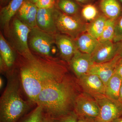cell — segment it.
Masks as SVG:
<instances>
[{
  "mask_svg": "<svg viewBox=\"0 0 122 122\" xmlns=\"http://www.w3.org/2000/svg\"><path fill=\"white\" fill-rule=\"evenodd\" d=\"M28 0L30 1V2H32V3L35 4L36 3V2H37L38 0Z\"/></svg>",
  "mask_w": 122,
  "mask_h": 122,
  "instance_id": "39",
  "label": "cell"
},
{
  "mask_svg": "<svg viewBox=\"0 0 122 122\" xmlns=\"http://www.w3.org/2000/svg\"><path fill=\"white\" fill-rule=\"evenodd\" d=\"M78 50L82 53L91 55L99 44L98 39L86 32L74 39Z\"/></svg>",
  "mask_w": 122,
  "mask_h": 122,
  "instance_id": "17",
  "label": "cell"
},
{
  "mask_svg": "<svg viewBox=\"0 0 122 122\" xmlns=\"http://www.w3.org/2000/svg\"><path fill=\"white\" fill-rule=\"evenodd\" d=\"M122 41V16L116 20L115 26L114 35L113 41L118 42Z\"/></svg>",
  "mask_w": 122,
  "mask_h": 122,
  "instance_id": "26",
  "label": "cell"
},
{
  "mask_svg": "<svg viewBox=\"0 0 122 122\" xmlns=\"http://www.w3.org/2000/svg\"><path fill=\"white\" fill-rule=\"evenodd\" d=\"M122 83V79L115 73L105 86L106 96L113 100L119 101V92Z\"/></svg>",
  "mask_w": 122,
  "mask_h": 122,
  "instance_id": "19",
  "label": "cell"
},
{
  "mask_svg": "<svg viewBox=\"0 0 122 122\" xmlns=\"http://www.w3.org/2000/svg\"><path fill=\"white\" fill-rule=\"evenodd\" d=\"M9 0H0L1 4H4L8 1Z\"/></svg>",
  "mask_w": 122,
  "mask_h": 122,
  "instance_id": "37",
  "label": "cell"
},
{
  "mask_svg": "<svg viewBox=\"0 0 122 122\" xmlns=\"http://www.w3.org/2000/svg\"><path fill=\"white\" fill-rule=\"evenodd\" d=\"M0 56L4 61L8 69L12 68L15 64V56L12 47L2 35L0 34Z\"/></svg>",
  "mask_w": 122,
  "mask_h": 122,
  "instance_id": "20",
  "label": "cell"
},
{
  "mask_svg": "<svg viewBox=\"0 0 122 122\" xmlns=\"http://www.w3.org/2000/svg\"><path fill=\"white\" fill-rule=\"evenodd\" d=\"M120 42L113 41L99 42L97 48L91 54L94 63L107 62L113 59L119 54Z\"/></svg>",
  "mask_w": 122,
  "mask_h": 122,
  "instance_id": "10",
  "label": "cell"
},
{
  "mask_svg": "<svg viewBox=\"0 0 122 122\" xmlns=\"http://www.w3.org/2000/svg\"><path fill=\"white\" fill-rule=\"evenodd\" d=\"M30 30L31 29L18 17H14L10 25L7 35L13 48L20 56H25L32 53L28 44Z\"/></svg>",
  "mask_w": 122,
  "mask_h": 122,
  "instance_id": "5",
  "label": "cell"
},
{
  "mask_svg": "<svg viewBox=\"0 0 122 122\" xmlns=\"http://www.w3.org/2000/svg\"><path fill=\"white\" fill-rule=\"evenodd\" d=\"M77 122H90V121H87V120H82V119H79L78 121Z\"/></svg>",
  "mask_w": 122,
  "mask_h": 122,
  "instance_id": "38",
  "label": "cell"
},
{
  "mask_svg": "<svg viewBox=\"0 0 122 122\" xmlns=\"http://www.w3.org/2000/svg\"><path fill=\"white\" fill-rule=\"evenodd\" d=\"M79 119L74 111L61 117L53 119V122H77Z\"/></svg>",
  "mask_w": 122,
  "mask_h": 122,
  "instance_id": "27",
  "label": "cell"
},
{
  "mask_svg": "<svg viewBox=\"0 0 122 122\" xmlns=\"http://www.w3.org/2000/svg\"><path fill=\"white\" fill-rule=\"evenodd\" d=\"M75 0L78 2H81V3H84L87 2L89 0Z\"/></svg>",
  "mask_w": 122,
  "mask_h": 122,
  "instance_id": "36",
  "label": "cell"
},
{
  "mask_svg": "<svg viewBox=\"0 0 122 122\" xmlns=\"http://www.w3.org/2000/svg\"><path fill=\"white\" fill-rule=\"evenodd\" d=\"M100 108L97 122H111L122 116V104L106 96L96 99Z\"/></svg>",
  "mask_w": 122,
  "mask_h": 122,
  "instance_id": "8",
  "label": "cell"
},
{
  "mask_svg": "<svg viewBox=\"0 0 122 122\" xmlns=\"http://www.w3.org/2000/svg\"><path fill=\"white\" fill-rule=\"evenodd\" d=\"M73 111L79 119L97 122L100 108L95 99L83 92L79 93L76 97Z\"/></svg>",
  "mask_w": 122,
  "mask_h": 122,
  "instance_id": "6",
  "label": "cell"
},
{
  "mask_svg": "<svg viewBox=\"0 0 122 122\" xmlns=\"http://www.w3.org/2000/svg\"><path fill=\"white\" fill-rule=\"evenodd\" d=\"M100 7L107 19L117 20L122 12L121 5L117 0H100Z\"/></svg>",
  "mask_w": 122,
  "mask_h": 122,
  "instance_id": "18",
  "label": "cell"
},
{
  "mask_svg": "<svg viewBox=\"0 0 122 122\" xmlns=\"http://www.w3.org/2000/svg\"><path fill=\"white\" fill-rule=\"evenodd\" d=\"M55 0H38L35 4L38 9H49L54 7Z\"/></svg>",
  "mask_w": 122,
  "mask_h": 122,
  "instance_id": "28",
  "label": "cell"
},
{
  "mask_svg": "<svg viewBox=\"0 0 122 122\" xmlns=\"http://www.w3.org/2000/svg\"><path fill=\"white\" fill-rule=\"evenodd\" d=\"M122 58L118 54L111 61L100 63H94L88 73L98 76L103 81L105 86L115 72L118 62Z\"/></svg>",
  "mask_w": 122,
  "mask_h": 122,
  "instance_id": "13",
  "label": "cell"
},
{
  "mask_svg": "<svg viewBox=\"0 0 122 122\" xmlns=\"http://www.w3.org/2000/svg\"><path fill=\"white\" fill-rule=\"evenodd\" d=\"M4 82H3V79L1 77L0 78V88L1 89L3 87V85H4Z\"/></svg>",
  "mask_w": 122,
  "mask_h": 122,
  "instance_id": "35",
  "label": "cell"
},
{
  "mask_svg": "<svg viewBox=\"0 0 122 122\" xmlns=\"http://www.w3.org/2000/svg\"><path fill=\"white\" fill-rule=\"evenodd\" d=\"M55 44L58 49L61 58L69 64L78 50L74 39L68 35L57 33L55 35Z\"/></svg>",
  "mask_w": 122,
  "mask_h": 122,
  "instance_id": "11",
  "label": "cell"
},
{
  "mask_svg": "<svg viewBox=\"0 0 122 122\" xmlns=\"http://www.w3.org/2000/svg\"><path fill=\"white\" fill-rule=\"evenodd\" d=\"M116 20L107 18L102 34L98 39L99 42L113 41L114 35L115 26Z\"/></svg>",
  "mask_w": 122,
  "mask_h": 122,
  "instance_id": "23",
  "label": "cell"
},
{
  "mask_svg": "<svg viewBox=\"0 0 122 122\" xmlns=\"http://www.w3.org/2000/svg\"><path fill=\"white\" fill-rule=\"evenodd\" d=\"M57 6L63 13L71 16H76L79 10L78 5L72 0H59Z\"/></svg>",
  "mask_w": 122,
  "mask_h": 122,
  "instance_id": "22",
  "label": "cell"
},
{
  "mask_svg": "<svg viewBox=\"0 0 122 122\" xmlns=\"http://www.w3.org/2000/svg\"><path fill=\"white\" fill-rule=\"evenodd\" d=\"M41 122H53V120L48 116L46 115L45 117L44 116Z\"/></svg>",
  "mask_w": 122,
  "mask_h": 122,
  "instance_id": "31",
  "label": "cell"
},
{
  "mask_svg": "<svg viewBox=\"0 0 122 122\" xmlns=\"http://www.w3.org/2000/svg\"><path fill=\"white\" fill-rule=\"evenodd\" d=\"M54 43L55 35L46 32L37 27L31 29L29 36V47L42 56L53 57L52 48Z\"/></svg>",
  "mask_w": 122,
  "mask_h": 122,
  "instance_id": "7",
  "label": "cell"
},
{
  "mask_svg": "<svg viewBox=\"0 0 122 122\" xmlns=\"http://www.w3.org/2000/svg\"><path fill=\"white\" fill-rule=\"evenodd\" d=\"M20 76L26 96L35 103L42 89L51 82L61 80L68 74L65 63L56 58L39 57L32 53L21 56Z\"/></svg>",
  "mask_w": 122,
  "mask_h": 122,
  "instance_id": "1",
  "label": "cell"
},
{
  "mask_svg": "<svg viewBox=\"0 0 122 122\" xmlns=\"http://www.w3.org/2000/svg\"><path fill=\"white\" fill-rule=\"evenodd\" d=\"M81 15L84 20L91 22L98 16V11L94 5H88L82 9Z\"/></svg>",
  "mask_w": 122,
  "mask_h": 122,
  "instance_id": "24",
  "label": "cell"
},
{
  "mask_svg": "<svg viewBox=\"0 0 122 122\" xmlns=\"http://www.w3.org/2000/svg\"><path fill=\"white\" fill-rule=\"evenodd\" d=\"M119 101L122 104V83L119 92Z\"/></svg>",
  "mask_w": 122,
  "mask_h": 122,
  "instance_id": "32",
  "label": "cell"
},
{
  "mask_svg": "<svg viewBox=\"0 0 122 122\" xmlns=\"http://www.w3.org/2000/svg\"><path fill=\"white\" fill-rule=\"evenodd\" d=\"M122 42H120V50H119V54L120 56L122 57V41H121Z\"/></svg>",
  "mask_w": 122,
  "mask_h": 122,
  "instance_id": "33",
  "label": "cell"
},
{
  "mask_svg": "<svg viewBox=\"0 0 122 122\" xmlns=\"http://www.w3.org/2000/svg\"><path fill=\"white\" fill-rule=\"evenodd\" d=\"M54 17L58 32L75 39L86 32L87 24L77 16L67 15L55 8Z\"/></svg>",
  "mask_w": 122,
  "mask_h": 122,
  "instance_id": "4",
  "label": "cell"
},
{
  "mask_svg": "<svg viewBox=\"0 0 122 122\" xmlns=\"http://www.w3.org/2000/svg\"><path fill=\"white\" fill-rule=\"evenodd\" d=\"M44 113L41 107L37 106L24 122H41L44 117Z\"/></svg>",
  "mask_w": 122,
  "mask_h": 122,
  "instance_id": "25",
  "label": "cell"
},
{
  "mask_svg": "<svg viewBox=\"0 0 122 122\" xmlns=\"http://www.w3.org/2000/svg\"><path fill=\"white\" fill-rule=\"evenodd\" d=\"M111 122H122V116L113 120Z\"/></svg>",
  "mask_w": 122,
  "mask_h": 122,
  "instance_id": "34",
  "label": "cell"
},
{
  "mask_svg": "<svg viewBox=\"0 0 122 122\" xmlns=\"http://www.w3.org/2000/svg\"><path fill=\"white\" fill-rule=\"evenodd\" d=\"M38 8L28 0H25L17 13V17L32 29L37 26L36 17Z\"/></svg>",
  "mask_w": 122,
  "mask_h": 122,
  "instance_id": "15",
  "label": "cell"
},
{
  "mask_svg": "<svg viewBox=\"0 0 122 122\" xmlns=\"http://www.w3.org/2000/svg\"><path fill=\"white\" fill-rule=\"evenodd\" d=\"M55 8L38 9L36 17L37 26L44 32L55 35L57 33L54 17Z\"/></svg>",
  "mask_w": 122,
  "mask_h": 122,
  "instance_id": "14",
  "label": "cell"
},
{
  "mask_svg": "<svg viewBox=\"0 0 122 122\" xmlns=\"http://www.w3.org/2000/svg\"><path fill=\"white\" fill-rule=\"evenodd\" d=\"M107 19L105 15H98L87 24L86 32L98 40L102 34Z\"/></svg>",
  "mask_w": 122,
  "mask_h": 122,
  "instance_id": "21",
  "label": "cell"
},
{
  "mask_svg": "<svg viewBox=\"0 0 122 122\" xmlns=\"http://www.w3.org/2000/svg\"><path fill=\"white\" fill-rule=\"evenodd\" d=\"M77 82L83 92L95 99L106 96L105 84L97 75L86 74L77 79Z\"/></svg>",
  "mask_w": 122,
  "mask_h": 122,
  "instance_id": "9",
  "label": "cell"
},
{
  "mask_svg": "<svg viewBox=\"0 0 122 122\" xmlns=\"http://www.w3.org/2000/svg\"><path fill=\"white\" fill-rule=\"evenodd\" d=\"M19 79L15 74L10 75L0 100V122H16L28 109L20 95Z\"/></svg>",
  "mask_w": 122,
  "mask_h": 122,
  "instance_id": "3",
  "label": "cell"
},
{
  "mask_svg": "<svg viewBox=\"0 0 122 122\" xmlns=\"http://www.w3.org/2000/svg\"><path fill=\"white\" fill-rule=\"evenodd\" d=\"M25 0H11L8 4L2 8L0 12L1 25L7 35L10 24L14 15L19 10Z\"/></svg>",
  "mask_w": 122,
  "mask_h": 122,
  "instance_id": "16",
  "label": "cell"
},
{
  "mask_svg": "<svg viewBox=\"0 0 122 122\" xmlns=\"http://www.w3.org/2000/svg\"><path fill=\"white\" fill-rule=\"evenodd\" d=\"M120 1H122V0H120Z\"/></svg>",
  "mask_w": 122,
  "mask_h": 122,
  "instance_id": "40",
  "label": "cell"
},
{
  "mask_svg": "<svg viewBox=\"0 0 122 122\" xmlns=\"http://www.w3.org/2000/svg\"><path fill=\"white\" fill-rule=\"evenodd\" d=\"M115 73L120 76L122 79V57L118 62Z\"/></svg>",
  "mask_w": 122,
  "mask_h": 122,
  "instance_id": "29",
  "label": "cell"
},
{
  "mask_svg": "<svg viewBox=\"0 0 122 122\" xmlns=\"http://www.w3.org/2000/svg\"><path fill=\"white\" fill-rule=\"evenodd\" d=\"M77 81L67 74L59 81L51 82L42 89L35 103L53 119L73 111L75 101L78 95Z\"/></svg>",
  "mask_w": 122,
  "mask_h": 122,
  "instance_id": "2",
  "label": "cell"
},
{
  "mask_svg": "<svg viewBox=\"0 0 122 122\" xmlns=\"http://www.w3.org/2000/svg\"><path fill=\"white\" fill-rule=\"evenodd\" d=\"M94 64L91 55L82 52L78 50L75 54L69 63L77 79L88 73Z\"/></svg>",
  "mask_w": 122,
  "mask_h": 122,
  "instance_id": "12",
  "label": "cell"
},
{
  "mask_svg": "<svg viewBox=\"0 0 122 122\" xmlns=\"http://www.w3.org/2000/svg\"><path fill=\"white\" fill-rule=\"evenodd\" d=\"M8 69L7 66L5 62L2 59V57H0V69L1 72H5Z\"/></svg>",
  "mask_w": 122,
  "mask_h": 122,
  "instance_id": "30",
  "label": "cell"
}]
</instances>
